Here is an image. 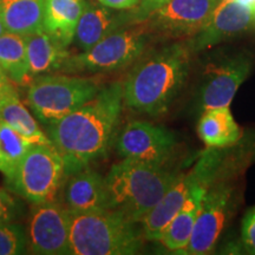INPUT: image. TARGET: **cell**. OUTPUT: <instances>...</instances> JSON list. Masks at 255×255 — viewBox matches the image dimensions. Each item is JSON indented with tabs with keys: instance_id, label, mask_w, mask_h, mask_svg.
<instances>
[{
	"instance_id": "6da1fadb",
	"label": "cell",
	"mask_w": 255,
	"mask_h": 255,
	"mask_svg": "<svg viewBox=\"0 0 255 255\" xmlns=\"http://www.w3.org/2000/svg\"><path fill=\"white\" fill-rule=\"evenodd\" d=\"M123 103V84L111 83L77 110L47 126V136L63 157L66 176L107 155Z\"/></svg>"
},
{
	"instance_id": "7a4b0ae2",
	"label": "cell",
	"mask_w": 255,
	"mask_h": 255,
	"mask_svg": "<svg viewBox=\"0 0 255 255\" xmlns=\"http://www.w3.org/2000/svg\"><path fill=\"white\" fill-rule=\"evenodd\" d=\"M193 55L188 41H177L139 58L123 84L127 107L150 116L167 113L186 85Z\"/></svg>"
},
{
	"instance_id": "3957f363",
	"label": "cell",
	"mask_w": 255,
	"mask_h": 255,
	"mask_svg": "<svg viewBox=\"0 0 255 255\" xmlns=\"http://www.w3.org/2000/svg\"><path fill=\"white\" fill-rule=\"evenodd\" d=\"M180 173L167 167L133 158L115 163L104 176L109 209L142 223L173 186Z\"/></svg>"
},
{
	"instance_id": "277c9868",
	"label": "cell",
	"mask_w": 255,
	"mask_h": 255,
	"mask_svg": "<svg viewBox=\"0 0 255 255\" xmlns=\"http://www.w3.org/2000/svg\"><path fill=\"white\" fill-rule=\"evenodd\" d=\"M139 223L116 210L72 214L70 227V254L132 255L142 248Z\"/></svg>"
},
{
	"instance_id": "5b68a950",
	"label": "cell",
	"mask_w": 255,
	"mask_h": 255,
	"mask_svg": "<svg viewBox=\"0 0 255 255\" xmlns=\"http://www.w3.org/2000/svg\"><path fill=\"white\" fill-rule=\"evenodd\" d=\"M152 34L154 32L146 20L127 25L103 38L91 49L70 56L63 70L107 73L126 69L144 55Z\"/></svg>"
},
{
	"instance_id": "8992f818",
	"label": "cell",
	"mask_w": 255,
	"mask_h": 255,
	"mask_svg": "<svg viewBox=\"0 0 255 255\" xmlns=\"http://www.w3.org/2000/svg\"><path fill=\"white\" fill-rule=\"evenodd\" d=\"M100 89L90 78L41 75L28 87L26 102L34 116L49 126L91 101Z\"/></svg>"
},
{
	"instance_id": "52a82bcc",
	"label": "cell",
	"mask_w": 255,
	"mask_h": 255,
	"mask_svg": "<svg viewBox=\"0 0 255 255\" xmlns=\"http://www.w3.org/2000/svg\"><path fill=\"white\" fill-rule=\"evenodd\" d=\"M65 164L53 144H33L6 186L31 203L56 199L65 178Z\"/></svg>"
},
{
	"instance_id": "ba28073f",
	"label": "cell",
	"mask_w": 255,
	"mask_h": 255,
	"mask_svg": "<svg viewBox=\"0 0 255 255\" xmlns=\"http://www.w3.org/2000/svg\"><path fill=\"white\" fill-rule=\"evenodd\" d=\"M223 169V157L216 148H210L187 174H180L159 202L142 221L145 240L159 241L164 229L186 202L194 187L200 183H212Z\"/></svg>"
},
{
	"instance_id": "9c48e42d",
	"label": "cell",
	"mask_w": 255,
	"mask_h": 255,
	"mask_svg": "<svg viewBox=\"0 0 255 255\" xmlns=\"http://www.w3.org/2000/svg\"><path fill=\"white\" fill-rule=\"evenodd\" d=\"M222 171V170H221ZM210 183L202 200L195 227L184 254L205 255L214 250L237 203V189L227 176Z\"/></svg>"
},
{
	"instance_id": "30bf717a",
	"label": "cell",
	"mask_w": 255,
	"mask_h": 255,
	"mask_svg": "<svg viewBox=\"0 0 255 255\" xmlns=\"http://www.w3.org/2000/svg\"><path fill=\"white\" fill-rule=\"evenodd\" d=\"M71 216L65 205L55 200L33 203L26 231L27 247L31 253L70 254Z\"/></svg>"
},
{
	"instance_id": "8fae6325",
	"label": "cell",
	"mask_w": 255,
	"mask_h": 255,
	"mask_svg": "<svg viewBox=\"0 0 255 255\" xmlns=\"http://www.w3.org/2000/svg\"><path fill=\"white\" fill-rule=\"evenodd\" d=\"M176 146V136L173 131L146 121L128 123L116 139V149L123 158L156 164H167Z\"/></svg>"
},
{
	"instance_id": "7c38bea8",
	"label": "cell",
	"mask_w": 255,
	"mask_h": 255,
	"mask_svg": "<svg viewBox=\"0 0 255 255\" xmlns=\"http://www.w3.org/2000/svg\"><path fill=\"white\" fill-rule=\"evenodd\" d=\"M220 0H168L145 20L154 33L169 39H190L205 26Z\"/></svg>"
},
{
	"instance_id": "4fadbf2b",
	"label": "cell",
	"mask_w": 255,
	"mask_h": 255,
	"mask_svg": "<svg viewBox=\"0 0 255 255\" xmlns=\"http://www.w3.org/2000/svg\"><path fill=\"white\" fill-rule=\"evenodd\" d=\"M252 71V60L238 55L210 64L200 89V107L203 111L229 107L233 98Z\"/></svg>"
},
{
	"instance_id": "5bb4252c",
	"label": "cell",
	"mask_w": 255,
	"mask_h": 255,
	"mask_svg": "<svg viewBox=\"0 0 255 255\" xmlns=\"http://www.w3.org/2000/svg\"><path fill=\"white\" fill-rule=\"evenodd\" d=\"M254 21L253 9L235 0H220L205 26L188 43L194 53H199L247 31Z\"/></svg>"
},
{
	"instance_id": "9a60e30c",
	"label": "cell",
	"mask_w": 255,
	"mask_h": 255,
	"mask_svg": "<svg viewBox=\"0 0 255 255\" xmlns=\"http://www.w3.org/2000/svg\"><path fill=\"white\" fill-rule=\"evenodd\" d=\"M138 21L143 20L136 8L114 9L100 2L87 1L73 40L79 50L87 51L119 28Z\"/></svg>"
},
{
	"instance_id": "2e32d148",
	"label": "cell",
	"mask_w": 255,
	"mask_h": 255,
	"mask_svg": "<svg viewBox=\"0 0 255 255\" xmlns=\"http://www.w3.org/2000/svg\"><path fill=\"white\" fill-rule=\"evenodd\" d=\"M66 177L64 201L71 214H87L109 209L104 177L92 170L90 165Z\"/></svg>"
},
{
	"instance_id": "e0dca14e",
	"label": "cell",
	"mask_w": 255,
	"mask_h": 255,
	"mask_svg": "<svg viewBox=\"0 0 255 255\" xmlns=\"http://www.w3.org/2000/svg\"><path fill=\"white\" fill-rule=\"evenodd\" d=\"M210 183H200L191 189L186 202L164 229L159 242L168 251L183 253L189 244L202 200Z\"/></svg>"
},
{
	"instance_id": "ac0fdd59",
	"label": "cell",
	"mask_w": 255,
	"mask_h": 255,
	"mask_svg": "<svg viewBox=\"0 0 255 255\" xmlns=\"http://www.w3.org/2000/svg\"><path fill=\"white\" fill-rule=\"evenodd\" d=\"M28 70L32 78L63 70L66 60L71 56L65 47L49 32L40 30L25 36Z\"/></svg>"
},
{
	"instance_id": "d6986e66",
	"label": "cell",
	"mask_w": 255,
	"mask_h": 255,
	"mask_svg": "<svg viewBox=\"0 0 255 255\" xmlns=\"http://www.w3.org/2000/svg\"><path fill=\"white\" fill-rule=\"evenodd\" d=\"M85 5L87 0H45L44 30L68 47L75 38Z\"/></svg>"
},
{
	"instance_id": "ffe728a7",
	"label": "cell",
	"mask_w": 255,
	"mask_h": 255,
	"mask_svg": "<svg viewBox=\"0 0 255 255\" xmlns=\"http://www.w3.org/2000/svg\"><path fill=\"white\" fill-rule=\"evenodd\" d=\"M200 138L208 148H225L239 141L241 130L229 107L203 111L197 127Z\"/></svg>"
},
{
	"instance_id": "44dd1931",
	"label": "cell",
	"mask_w": 255,
	"mask_h": 255,
	"mask_svg": "<svg viewBox=\"0 0 255 255\" xmlns=\"http://www.w3.org/2000/svg\"><path fill=\"white\" fill-rule=\"evenodd\" d=\"M45 0H0L7 32L28 36L44 28Z\"/></svg>"
},
{
	"instance_id": "7402d4cb",
	"label": "cell",
	"mask_w": 255,
	"mask_h": 255,
	"mask_svg": "<svg viewBox=\"0 0 255 255\" xmlns=\"http://www.w3.org/2000/svg\"><path fill=\"white\" fill-rule=\"evenodd\" d=\"M0 68L15 84L26 85L31 81L24 36L12 32L0 36Z\"/></svg>"
},
{
	"instance_id": "603a6c76",
	"label": "cell",
	"mask_w": 255,
	"mask_h": 255,
	"mask_svg": "<svg viewBox=\"0 0 255 255\" xmlns=\"http://www.w3.org/2000/svg\"><path fill=\"white\" fill-rule=\"evenodd\" d=\"M0 122L7 124L33 144H52L49 136L40 129L34 117L19 100L18 94L12 95L0 105Z\"/></svg>"
},
{
	"instance_id": "cb8c5ba5",
	"label": "cell",
	"mask_w": 255,
	"mask_h": 255,
	"mask_svg": "<svg viewBox=\"0 0 255 255\" xmlns=\"http://www.w3.org/2000/svg\"><path fill=\"white\" fill-rule=\"evenodd\" d=\"M33 143L20 133L0 122V173L5 178L11 177L21 159Z\"/></svg>"
},
{
	"instance_id": "d4e9b609",
	"label": "cell",
	"mask_w": 255,
	"mask_h": 255,
	"mask_svg": "<svg viewBox=\"0 0 255 255\" xmlns=\"http://www.w3.org/2000/svg\"><path fill=\"white\" fill-rule=\"evenodd\" d=\"M27 235L21 225L13 222L0 223V255L26 253Z\"/></svg>"
},
{
	"instance_id": "484cf974",
	"label": "cell",
	"mask_w": 255,
	"mask_h": 255,
	"mask_svg": "<svg viewBox=\"0 0 255 255\" xmlns=\"http://www.w3.org/2000/svg\"><path fill=\"white\" fill-rule=\"evenodd\" d=\"M20 213V205L18 201L0 188V223L15 221Z\"/></svg>"
},
{
	"instance_id": "4316f807",
	"label": "cell",
	"mask_w": 255,
	"mask_h": 255,
	"mask_svg": "<svg viewBox=\"0 0 255 255\" xmlns=\"http://www.w3.org/2000/svg\"><path fill=\"white\" fill-rule=\"evenodd\" d=\"M241 241L248 253L255 254V207L248 210L242 220Z\"/></svg>"
},
{
	"instance_id": "83f0119b",
	"label": "cell",
	"mask_w": 255,
	"mask_h": 255,
	"mask_svg": "<svg viewBox=\"0 0 255 255\" xmlns=\"http://www.w3.org/2000/svg\"><path fill=\"white\" fill-rule=\"evenodd\" d=\"M168 0H141L139 5L137 6V13H138L141 20H145V18L148 17L151 12H154L155 9L161 7L162 5L165 4Z\"/></svg>"
},
{
	"instance_id": "f1b7e54d",
	"label": "cell",
	"mask_w": 255,
	"mask_h": 255,
	"mask_svg": "<svg viewBox=\"0 0 255 255\" xmlns=\"http://www.w3.org/2000/svg\"><path fill=\"white\" fill-rule=\"evenodd\" d=\"M141 0H97V2L114 9H132L139 5Z\"/></svg>"
},
{
	"instance_id": "f546056e",
	"label": "cell",
	"mask_w": 255,
	"mask_h": 255,
	"mask_svg": "<svg viewBox=\"0 0 255 255\" xmlns=\"http://www.w3.org/2000/svg\"><path fill=\"white\" fill-rule=\"evenodd\" d=\"M15 94H18V92L12 84L11 79L6 75H0V105L4 103L8 97Z\"/></svg>"
},
{
	"instance_id": "4dcf8cb0",
	"label": "cell",
	"mask_w": 255,
	"mask_h": 255,
	"mask_svg": "<svg viewBox=\"0 0 255 255\" xmlns=\"http://www.w3.org/2000/svg\"><path fill=\"white\" fill-rule=\"evenodd\" d=\"M235 1L242 6H246V7L253 9V11L255 9V0H235Z\"/></svg>"
},
{
	"instance_id": "1f68e13d",
	"label": "cell",
	"mask_w": 255,
	"mask_h": 255,
	"mask_svg": "<svg viewBox=\"0 0 255 255\" xmlns=\"http://www.w3.org/2000/svg\"><path fill=\"white\" fill-rule=\"evenodd\" d=\"M5 32H7V30H6L5 27L4 19H2V13H1V7H0V36H2Z\"/></svg>"
},
{
	"instance_id": "d6a6232c",
	"label": "cell",
	"mask_w": 255,
	"mask_h": 255,
	"mask_svg": "<svg viewBox=\"0 0 255 255\" xmlns=\"http://www.w3.org/2000/svg\"><path fill=\"white\" fill-rule=\"evenodd\" d=\"M0 75H5L4 72H2V70H1V68H0Z\"/></svg>"
},
{
	"instance_id": "836d02e7",
	"label": "cell",
	"mask_w": 255,
	"mask_h": 255,
	"mask_svg": "<svg viewBox=\"0 0 255 255\" xmlns=\"http://www.w3.org/2000/svg\"><path fill=\"white\" fill-rule=\"evenodd\" d=\"M254 14H255V9H254Z\"/></svg>"
}]
</instances>
